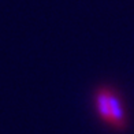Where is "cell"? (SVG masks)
Returning a JSON list of instances; mask_svg holds the SVG:
<instances>
[{
    "mask_svg": "<svg viewBox=\"0 0 134 134\" xmlns=\"http://www.w3.org/2000/svg\"><path fill=\"white\" fill-rule=\"evenodd\" d=\"M92 103L94 112L107 127L123 133L129 127V112L120 90L108 82H103L93 89Z\"/></svg>",
    "mask_w": 134,
    "mask_h": 134,
    "instance_id": "cell-1",
    "label": "cell"
}]
</instances>
